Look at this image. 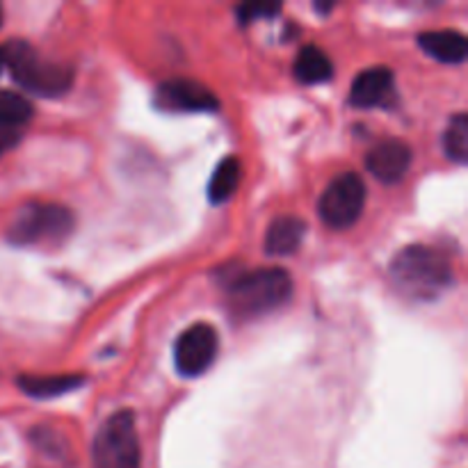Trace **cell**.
<instances>
[{"label":"cell","instance_id":"19","mask_svg":"<svg viewBox=\"0 0 468 468\" xmlns=\"http://www.w3.org/2000/svg\"><path fill=\"white\" fill-rule=\"evenodd\" d=\"M3 69H5V64H3V50H0V73H3Z\"/></svg>","mask_w":468,"mask_h":468},{"label":"cell","instance_id":"18","mask_svg":"<svg viewBox=\"0 0 468 468\" xmlns=\"http://www.w3.org/2000/svg\"><path fill=\"white\" fill-rule=\"evenodd\" d=\"M282 12V5H263V3H251V5H240L238 7V18L240 23H254L261 18H270L274 14Z\"/></svg>","mask_w":468,"mask_h":468},{"label":"cell","instance_id":"11","mask_svg":"<svg viewBox=\"0 0 468 468\" xmlns=\"http://www.w3.org/2000/svg\"><path fill=\"white\" fill-rule=\"evenodd\" d=\"M32 119L30 101L16 91H0V155L12 149Z\"/></svg>","mask_w":468,"mask_h":468},{"label":"cell","instance_id":"16","mask_svg":"<svg viewBox=\"0 0 468 468\" xmlns=\"http://www.w3.org/2000/svg\"><path fill=\"white\" fill-rule=\"evenodd\" d=\"M240 176H242L240 160H238L236 155L224 158L222 163L218 165V169L213 172V176H210V183H208L210 204H222V201H227L229 197L236 195L238 186H240Z\"/></svg>","mask_w":468,"mask_h":468},{"label":"cell","instance_id":"15","mask_svg":"<svg viewBox=\"0 0 468 468\" xmlns=\"http://www.w3.org/2000/svg\"><path fill=\"white\" fill-rule=\"evenodd\" d=\"M292 69H295L297 80L306 82V85H320V82L332 80L334 76V62L329 59V55L314 44L300 50Z\"/></svg>","mask_w":468,"mask_h":468},{"label":"cell","instance_id":"8","mask_svg":"<svg viewBox=\"0 0 468 468\" xmlns=\"http://www.w3.org/2000/svg\"><path fill=\"white\" fill-rule=\"evenodd\" d=\"M155 105L174 112H215L219 101L208 87L187 78H174L155 90Z\"/></svg>","mask_w":468,"mask_h":468},{"label":"cell","instance_id":"13","mask_svg":"<svg viewBox=\"0 0 468 468\" xmlns=\"http://www.w3.org/2000/svg\"><path fill=\"white\" fill-rule=\"evenodd\" d=\"M419 44L430 58L446 64H462L468 55L466 37L457 30L420 32Z\"/></svg>","mask_w":468,"mask_h":468},{"label":"cell","instance_id":"2","mask_svg":"<svg viewBox=\"0 0 468 468\" xmlns=\"http://www.w3.org/2000/svg\"><path fill=\"white\" fill-rule=\"evenodd\" d=\"M222 286L236 314L254 318L279 309L292 297V277L282 268H256L222 274Z\"/></svg>","mask_w":468,"mask_h":468},{"label":"cell","instance_id":"14","mask_svg":"<svg viewBox=\"0 0 468 468\" xmlns=\"http://www.w3.org/2000/svg\"><path fill=\"white\" fill-rule=\"evenodd\" d=\"M306 224L300 218H277L265 233V251L270 256H291L304 240Z\"/></svg>","mask_w":468,"mask_h":468},{"label":"cell","instance_id":"1","mask_svg":"<svg viewBox=\"0 0 468 468\" xmlns=\"http://www.w3.org/2000/svg\"><path fill=\"white\" fill-rule=\"evenodd\" d=\"M388 274L398 291L414 302L437 300L452 286L451 263L428 245H410L398 251Z\"/></svg>","mask_w":468,"mask_h":468},{"label":"cell","instance_id":"9","mask_svg":"<svg viewBox=\"0 0 468 468\" xmlns=\"http://www.w3.org/2000/svg\"><path fill=\"white\" fill-rule=\"evenodd\" d=\"M396 99V78L387 67L361 71L350 87V103L355 108H387Z\"/></svg>","mask_w":468,"mask_h":468},{"label":"cell","instance_id":"4","mask_svg":"<svg viewBox=\"0 0 468 468\" xmlns=\"http://www.w3.org/2000/svg\"><path fill=\"white\" fill-rule=\"evenodd\" d=\"M76 227V218L62 204L30 201L14 215L7 240L16 247H53L67 240Z\"/></svg>","mask_w":468,"mask_h":468},{"label":"cell","instance_id":"5","mask_svg":"<svg viewBox=\"0 0 468 468\" xmlns=\"http://www.w3.org/2000/svg\"><path fill=\"white\" fill-rule=\"evenodd\" d=\"M91 462H94V468H142L135 414L131 410L114 411L101 425L94 437Z\"/></svg>","mask_w":468,"mask_h":468},{"label":"cell","instance_id":"17","mask_svg":"<svg viewBox=\"0 0 468 468\" xmlns=\"http://www.w3.org/2000/svg\"><path fill=\"white\" fill-rule=\"evenodd\" d=\"M443 149L451 160H455L457 165H464L468 158V117L464 112H457L451 119L446 128V135H443Z\"/></svg>","mask_w":468,"mask_h":468},{"label":"cell","instance_id":"20","mask_svg":"<svg viewBox=\"0 0 468 468\" xmlns=\"http://www.w3.org/2000/svg\"><path fill=\"white\" fill-rule=\"evenodd\" d=\"M0 26H3V5H0Z\"/></svg>","mask_w":468,"mask_h":468},{"label":"cell","instance_id":"3","mask_svg":"<svg viewBox=\"0 0 468 468\" xmlns=\"http://www.w3.org/2000/svg\"><path fill=\"white\" fill-rule=\"evenodd\" d=\"M0 50H3V64L9 69L21 90L35 96H48V99L62 96L71 90V67L41 59V55L27 41L12 39L0 46Z\"/></svg>","mask_w":468,"mask_h":468},{"label":"cell","instance_id":"6","mask_svg":"<svg viewBox=\"0 0 468 468\" xmlns=\"http://www.w3.org/2000/svg\"><path fill=\"white\" fill-rule=\"evenodd\" d=\"M366 206V183L356 172H346L329 183L318 204L320 219L332 229H350Z\"/></svg>","mask_w":468,"mask_h":468},{"label":"cell","instance_id":"10","mask_svg":"<svg viewBox=\"0 0 468 468\" xmlns=\"http://www.w3.org/2000/svg\"><path fill=\"white\" fill-rule=\"evenodd\" d=\"M366 167L378 181L398 183L411 167V149L402 140H384L366 155Z\"/></svg>","mask_w":468,"mask_h":468},{"label":"cell","instance_id":"7","mask_svg":"<svg viewBox=\"0 0 468 468\" xmlns=\"http://www.w3.org/2000/svg\"><path fill=\"white\" fill-rule=\"evenodd\" d=\"M219 338L215 327L199 323L187 327L174 346V366L183 378H199L213 366Z\"/></svg>","mask_w":468,"mask_h":468},{"label":"cell","instance_id":"12","mask_svg":"<svg viewBox=\"0 0 468 468\" xmlns=\"http://www.w3.org/2000/svg\"><path fill=\"white\" fill-rule=\"evenodd\" d=\"M16 384L35 400H53L80 388L85 384V375H21Z\"/></svg>","mask_w":468,"mask_h":468}]
</instances>
